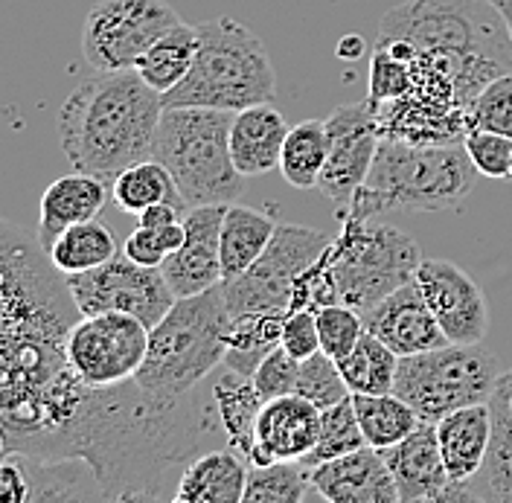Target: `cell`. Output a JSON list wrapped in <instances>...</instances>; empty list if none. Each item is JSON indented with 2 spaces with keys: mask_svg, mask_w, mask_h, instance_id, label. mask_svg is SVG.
I'll return each mask as SVG.
<instances>
[{
  "mask_svg": "<svg viewBox=\"0 0 512 503\" xmlns=\"http://www.w3.org/2000/svg\"><path fill=\"white\" fill-rule=\"evenodd\" d=\"M47 253L56 262V268L70 277V274L91 271L96 265L108 262L111 256H117V239H114L111 227L96 216V219L70 224L47 248Z\"/></svg>",
  "mask_w": 512,
  "mask_h": 503,
  "instance_id": "d6a6232c",
  "label": "cell"
},
{
  "mask_svg": "<svg viewBox=\"0 0 512 503\" xmlns=\"http://www.w3.org/2000/svg\"><path fill=\"white\" fill-rule=\"evenodd\" d=\"M198 30V53L178 88L163 96L166 108H219L242 111L274 102L277 73L262 38L230 15L204 21Z\"/></svg>",
  "mask_w": 512,
  "mask_h": 503,
  "instance_id": "8992f818",
  "label": "cell"
},
{
  "mask_svg": "<svg viewBox=\"0 0 512 503\" xmlns=\"http://www.w3.org/2000/svg\"><path fill=\"white\" fill-rule=\"evenodd\" d=\"M382 454L396 480L399 503L480 501V492H472L469 486H457L448 480L434 422H422L414 434H408L402 442L382 448Z\"/></svg>",
  "mask_w": 512,
  "mask_h": 503,
  "instance_id": "2e32d148",
  "label": "cell"
},
{
  "mask_svg": "<svg viewBox=\"0 0 512 503\" xmlns=\"http://www.w3.org/2000/svg\"><path fill=\"white\" fill-rule=\"evenodd\" d=\"M181 15L166 0H99L85 18L82 56L96 73L134 70Z\"/></svg>",
  "mask_w": 512,
  "mask_h": 503,
  "instance_id": "8fae6325",
  "label": "cell"
},
{
  "mask_svg": "<svg viewBox=\"0 0 512 503\" xmlns=\"http://www.w3.org/2000/svg\"><path fill=\"white\" fill-rule=\"evenodd\" d=\"M329 245H332V236L320 230L303 227V224H277V233L265 253L245 274L224 283L230 315L288 312L294 280L309 265H315Z\"/></svg>",
  "mask_w": 512,
  "mask_h": 503,
  "instance_id": "30bf717a",
  "label": "cell"
},
{
  "mask_svg": "<svg viewBox=\"0 0 512 503\" xmlns=\"http://www.w3.org/2000/svg\"><path fill=\"white\" fill-rule=\"evenodd\" d=\"M184 207L178 204H169V201H160V204H152L149 210H143L137 216V224H146V227H166V224H175V221H184Z\"/></svg>",
  "mask_w": 512,
  "mask_h": 503,
  "instance_id": "7dc6e473",
  "label": "cell"
},
{
  "mask_svg": "<svg viewBox=\"0 0 512 503\" xmlns=\"http://www.w3.org/2000/svg\"><path fill=\"white\" fill-rule=\"evenodd\" d=\"M163 94L137 70L99 73L64 99L59 137L73 169L117 178L155 155Z\"/></svg>",
  "mask_w": 512,
  "mask_h": 503,
  "instance_id": "3957f363",
  "label": "cell"
},
{
  "mask_svg": "<svg viewBox=\"0 0 512 503\" xmlns=\"http://www.w3.org/2000/svg\"><path fill=\"white\" fill-rule=\"evenodd\" d=\"M431 312L451 344H480L489 332V303L480 285L448 259H422L416 271Z\"/></svg>",
  "mask_w": 512,
  "mask_h": 503,
  "instance_id": "9a60e30c",
  "label": "cell"
},
{
  "mask_svg": "<svg viewBox=\"0 0 512 503\" xmlns=\"http://www.w3.org/2000/svg\"><path fill=\"white\" fill-rule=\"evenodd\" d=\"M364 326L376 338H382L399 358L451 344L416 280L396 288L382 303L364 312Z\"/></svg>",
  "mask_w": 512,
  "mask_h": 503,
  "instance_id": "ac0fdd59",
  "label": "cell"
},
{
  "mask_svg": "<svg viewBox=\"0 0 512 503\" xmlns=\"http://www.w3.org/2000/svg\"><path fill=\"white\" fill-rule=\"evenodd\" d=\"M478 169L463 143H405L382 137L367 181L358 187L344 219L379 213L460 210L475 189Z\"/></svg>",
  "mask_w": 512,
  "mask_h": 503,
  "instance_id": "277c9868",
  "label": "cell"
},
{
  "mask_svg": "<svg viewBox=\"0 0 512 503\" xmlns=\"http://www.w3.org/2000/svg\"><path fill=\"white\" fill-rule=\"evenodd\" d=\"M486 3H492L498 9V15L504 18V24H507V30L512 35V0H486Z\"/></svg>",
  "mask_w": 512,
  "mask_h": 503,
  "instance_id": "c3c4849f",
  "label": "cell"
},
{
  "mask_svg": "<svg viewBox=\"0 0 512 503\" xmlns=\"http://www.w3.org/2000/svg\"><path fill=\"white\" fill-rule=\"evenodd\" d=\"M510 181H512V169H510Z\"/></svg>",
  "mask_w": 512,
  "mask_h": 503,
  "instance_id": "681fc988",
  "label": "cell"
},
{
  "mask_svg": "<svg viewBox=\"0 0 512 503\" xmlns=\"http://www.w3.org/2000/svg\"><path fill=\"white\" fill-rule=\"evenodd\" d=\"M329 259L341 303L364 315L387 294L416 280L422 251L414 236L393 224L347 216L329 245Z\"/></svg>",
  "mask_w": 512,
  "mask_h": 503,
  "instance_id": "ba28073f",
  "label": "cell"
},
{
  "mask_svg": "<svg viewBox=\"0 0 512 503\" xmlns=\"http://www.w3.org/2000/svg\"><path fill=\"white\" fill-rule=\"evenodd\" d=\"M510 373H512V370H510Z\"/></svg>",
  "mask_w": 512,
  "mask_h": 503,
  "instance_id": "f907efd6",
  "label": "cell"
},
{
  "mask_svg": "<svg viewBox=\"0 0 512 503\" xmlns=\"http://www.w3.org/2000/svg\"><path fill=\"white\" fill-rule=\"evenodd\" d=\"M286 315L288 312H248V315L233 317L224 367H230L242 376H254L256 367L277 346H283Z\"/></svg>",
  "mask_w": 512,
  "mask_h": 503,
  "instance_id": "83f0119b",
  "label": "cell"
},
{
  "mask_svg": "<svg viewBox=\"0 0 512 503\" xmlns=\"http://www.w3.org/2000/svg\"><path fill=\"white\" fill-rule=\"evenodd\" d=\"M108 187L102 175L91 172H73L56 178L50 187L41 192V207H38V233L35 239L47 251L70 224L96 219L108 201Z\"/></svg>",
  "mask_w": 512,
  "mask_h": 503,
  "instance_id": "7402d4cb",
  "label": "cell"
},
{
  "mask_svg": "<svg viewBox=\"0 0 512 503\" xmlns=\"http://www.w3.org/2000/svg\"><path fill=\"white\" fill-rule=\"evenodd\" d=\"M463 146L480 175L495 178V181H510L512 137L498 134V131H486V128H469Z\"/></svg>",
  "mask_w": 512,
  "mask_h": 503,
  "instance_id": "b9f144b4",
  "label": "cell"
},
{
  "mask_svg": "<svg viewBox=\"0 0 512 503\" xmlns=\"http://www.w3.org/2000/svg\"><path fill=\"white\" fill-rule=\"evenodd\" d=\"M236 111L219 108H163L155 155L190 207L233 204L245 192V175L230 155V126Z\"/></svg>",
  "mask_w": 512,
  "mask_h": 503,
  "instance_id": "52a82bcc",
  "label": "cell"
},
{
  "mask_svg": "<svg viewBox=\"0 0 512 503\" xmlns=\"http://www.w3.org/2000/svg\"><path fill=\"white\" fill-rule=\"evenodd\" d=\"M210 442H224L213 390L181 402L146 396L137 381L91 387L67 437L64 460L91 466L108 501H175L184 469Z\"/></svg>",
  "mask_w": 512,
  "mask_h": 503,
  "instance_id": "6da1fadb",
  "label": "cell"
},
{
  "mask_svg": "<svg viewBox=\"0 0 512 503\" xmlns=\"http://www.w3.org/2000/svg\"><path fill=\"white\" fill-rule=\"evenodd\" d=\"M437 425L440 454L446 463L448 480L457 486H469L483 469L489 442H492V408L489 402L451 410Z\"/></svg>",
  "mask_w": 512,
  "mask_h": 503,
  "instance_id": "603a6c76",
  "label": "cell"
},
{
  "mask_svg": "<svg viewBox=\"0 0 512 503\" xmlns=\"http://www.w3.org/2000/svg\"><path fill=\"white\" fill-rule=\"evenodd\" d=\"M195 53H198V30L181 21L175 30H169L149 47V53L137 62L134 70L158 94L166 96L172 88H178L184 82V76L190 73L192 62H195Z\"/></svg>",
  "mask_w": 512,
  "mask_h": 503,
  "instance_id": "1f68e13d",
  "label": "cell"
},
{
  "mask_svg": "<svg viewBox=\"0 0 512 503\" xmlns=\"http://www.w3.org/2000/svg\"><path fill=\"white\" fill-rule=\"evenodd\" d=\"M149 326L126 312L82 315L67 335V358L91 387L126 384L140 373L149 352Z\"/></svg>",
  "mask_w": 512,
  "mask_h": 503,
  "instance_id": "7c38bea8",
  "label": "cell"
},
{
  "mask_svg": "<svg viewBox=\"0 0 512 503\" xmlns=\"http://www.w3.org/2000/svg\"><path fill=\"white\" fill-rule=\"evenodd\" d=\"M312 489L329 503H396L399 489L382 448L364 445L312 469Z\"/></svg>",
  "mask_w": 512,
  "mask_h": 503,
  "instance_id": "ffe728a7",
  "label": "cell"
},
{
  "mask_svg": "<svg viewBox=\"0 0 512 503\" xmlns=\"http://www.w3.org/2000/svg\"><path fill=\"white\" fill-rule=\"evenodd\" d=\"M492 408V442L483 463V498L486 501L512 503V373L504 370L495 393L489 399Z\"/></svg>",
  "mask_w": 512,
  "mask_h": 503,
  "instance_id": "484cf974",
  "label": "cell"
},
{
  "mask_svg": "<svg viewBox=\"0 0 512 503\" xmlns=\"http://www.w3.org/2000/svg\"><path fill=\"white\" fill-rule=\"evenodd\" d=\"M320 434V408L309 399L286 393L268 399L256 419L251 466H268L277 460H303Z\"/></svg>",
  "mask_w": 512,
  "mask_h": 503,
  "instance_id": "d6986e66",
  "label": "cell"
},
{
  "mask_svg": "<svg viewBox=\"0 0 512 503\" xmlns=\"http://www.w3.org/2000/svg\"><path fill=\"white\" fill-rule=\"evenodd\" d=\"M227 204H201L184 213L187 239L163 262V277L175 297H192L224 283L222 221Z\"/></svg>",
  "mask_w": 512,
  "mask_h": 503,
  "instance_id": "e0dca14e",
  "label": "cell"
},
{
  "mask_svg": "<svg viewBox=\"0 0 512 503\" xmlns=\"http://www.w3.org/2000/svg\"><path fill=\"white\" fill-rule=\"evenodd\" d=\"M411 91V64L376 47L370 62V102L382 105Z\"/></svg>",
  "mask_w": 512,
  "mask_h": 503,
  "instance_id": "7bdbcfd3",
  "label": "cell"
},
{
  "mask_svg": "<svg viewBox=\"0 0 512 503\" xmlns=\"http://www.w3.org/2000/svg\"><path fill=\"white\" fill-rule=\"evenodd\" d=\"M326 134H329V155L320 172L318 192L347 213L358 187L367 181L382 143L376 105L370 99L338 105L326 117Z\"/></svg>",
  "mask_w": 512,
  "mask_h": 503,
  "instance_id": "5bb4252c",
  "label": "cell"
},
{
  "mask_svg": "<svg viewBox=\"0 0 512 503\" xmlns=\"http://www.w3.org/2000/svg\"><path fill=\"white\" fill-rule=\"evenodd\" d=\"M364 329H367L364 315L347 303H332V306H323L318 312L320 349L326 355H332L335 361L350 355L352 346L358 344V338L364 335Z\"/></svg>",
  "mask_w": 512,
  "mask_h": 503,
  "instance_id": "f35d334b",
  "label": "cell"
},
{
  "mask_svg": "<svg viewBox=\"0 0 512 503\" xmlns=\"http://www.w3.org/2000/svg\"><path fill=\"white\" fill-rule=\"evenodd\" d=\"M0 503H32L30 472L21 454H3L0 463Z\"/></svg>",
  "mask_w": 512,
  "mask_h": 503,
  "instance_id": "bcb514c9",
  "label": "cell"
},
{
  "mask_svg": "<svg viewBox=\"0 0 512 503\" xmlns=\"http://www.w3.org/2000/svg\"><path fill=\"white\" fill-rule=\"evenodd\" d=\"M329 155V134L326 120H303L291 126L280 158V172L288 187L318 189L320 172Z\"/></svg>",
  "mask_w": 512,
  "mask_h": 503,
  "instance_id": "836d02e7",
  "label": "cell"
},
{
  "mask_svg": "<svg viewBox=\"0 0 512 503\" xmlns=\"http://www.w3.org/2000/svg\"><path fill=\"white\" fill-rule=\"evenodd\" d=\"M67 283L82 315L126 312L140 317L149 329L160 323L178 300L160 268H143L126 253L111 256L91 271L70 274Z\"/></svg>",
  "mask_w": 512,
  "mask_h": 503,
  "instance_id": "4fadbf2b",
  "label": "cell"
},
{
  "mask_svg": "<svg viewBox=\"0 0 512 503\" xmlns=\"http://www.w3.org/2000/svg\"><path fill=\"white\" fill-rule=\"evenodd\" d=\"M332 303H341V294H338L335 271H332V259H329V248H326L318 262L309 265V268L294 280L288 312H294V309L320 312L323 306H332Z\"/></svg>",
  "mask_w": 512,
  "mask_h": 503,
  "instance_id": "60d3db41",
  "label": "cell"
},
{
  "mask_svg": "<svg viewBox=\"0 0 512 503\" xmlns=\"http://www.w3.org/2000/svg\"><path fill=\"white\" fill-rule=\"evenodd\" d=\"M111 201L117 204V210H123L128 216H140L143 210H149L152 204H160V201H169V204H178V207L190 210V204L184 201L172 172L155 158L123 169L114 178Z\"/></svg>",
  "mask_w": 512,
  "mask_h": 503,
  "instance_id": "f1b7e54d",
  "label": "cell"
},
{
  "mask_svg": "<svg viewBox=\"0 0 512 503\" xmlns=\"http://www.w3.org/2000/svg\"><path fill=\"white\" fill-rule=\"evenodd\" d=\"M469 126L512 137V73L495 76L472 102Z\"/></svg>",
  "mask_w": 512,
  "mask_h": 503,
  "instance_id": "ab89813d",
  "label": "cell"
},
{
  "mask_svg": "<svg viewBox=\"0 0 512 503\" xmlns=\"http://www.w3.org/2000/svg\"><path fill=\"white\" fill-rule=\"evenodd\" d=\"M184 239H187L184 221H175L166 227L137 224L123 245V253L143 268H163V262L184 245Z\"/></svg>",
  "mask_w": 512,
  "mask_h": 503,
  "instance_id": "74e56055",
  "label": "cell"
},
{
  "mask_svg": "<svg viewBox=\"0 0 512 503\" xmlns=\"http://www.w3.org/2000/svg\"><path fill=\"white\" fill-rule=\"evenodd\" d=\"M248 469L251 463L230 445L207 448L181 474L175 503H242Z\"/></svg>",
  "mask_w": 512,
  "mask_h": 503,
  "instance_id": "cb8c5ba5",
  "label": "cell"
},
{
  "mask_svg": "<svg viewBox=\"0 0 512 503\" xmlns=\"http://www.w3.org/2000/svg\"><path fill=\"white\" fill-rule=\"evenodd\" d=\"M297 373H300V358H294L286 346H277L259 367H256L254 384L259 387V393L268 399H277V396H286L294 393L297 387Z\"/></svg>",
  "mask_w": 512,
  "mask_h": 503,
  "instance_id": "ee69618b",
  "label": "cell"
},
{
  "mask_svg": "<svg viewBox=\"0 0 512 503\" xmlns=\"http://www.w3.org/2000/svg\"><path fill=\"white\" fill-rule=\"evenodd\" d=\"M283 346L294 358H309L320 349V332H318V312L309 309H294L286 315L283 326Z\"/></svg>",
  "mask_w": 512,
  "mask_h": 503,
  "instance_id": "f6af8a7d",
  "label": "cell"
},
{
  "mask_svg": "<svg viewBox=\"0 0 512 503\" xmlns=\"http://www.w3.org/2000/svg\"><path fill=\"white\" fill-rule=\"evenodd\" d=\"M376 47L411 64L405 99L446 117H466L495 76L512 73V35L486 0H408L384 15Z\"/></svg>",
  "mask_w": 512,
  "mask_h": 503,
  "instance_id": "7a4b0ae2",
  "label": "cell"
},
{
  "mask_svg": "<svg viewBox=\"0 0 512 503\" xmlns=\"http://www.w3.org/2000/svg\"><path fill=\"white\" fill-rule=\"evenodd\" d=\"M367 440H364V431L358 425V416H355V405L350 399L332 405V408L320 410V434L315 448L300 460L309 472L320 466V463H329L335 457H344V454H352L358 448H364Z\"/></svg>",
  "mask_w": 512,
  "mask_h": 503,
  "instance_id": "d590c367",
  "label": "cell"
},
{
  "mask_svg": "<svg viewBox=\"0 0 512 503\" xmlns=\"http://www.w3.org/2000/svg\"><path fill=\"white\" fill-rule=\"evenodd\" d=\"M291 126L274 102H259L233 114L230 155L245 178L265 175L280 166Z\"/></svg>",
  "mask_w": 512,
  "mask_h": 503,
  "instance_id": "44dd1931",
  "label": "cell"
},
{
  "mask_svg": "<svg viewBox=\"0 0 512 503\" xmlns=\"http://www.w3.org/2000/svg\"><path fill=\"white\" fill-rule=\"evenodd\" d=\"M210 390H213V405H216L219 422H222L224 440L233 451H239L251 463L256 419H259V410L265 405V396L259 393L254 378L242 376L224 364L213 373Z\"/></svg>",
  "mask_w": 512,
  "mask_h": 503,
  "instance_id": "d4e9b609",
  "label": "cell"
},
{
  "mask_svg": "<svg viewBox=\"0 0 512 503\" xmlns=\"http://www.w3.org/2000/svg\"><path fill=\"white\" fill-rule=\"evenodd\" d=\"M297 396L309 399L315 408L326 410L344 399H350V387L341 376V367L332 355H326L323 349H318L315 355L300 361V373H297Z\"/></svg>",
  "mask_w": 512,
  "mask_h": 503,
  "instance_id": "8d00e7d4",
  "label": "cell"
},
{
  "mask_svg": "<svg viewBox=\"0 0 512 503\" xmlns=\"http://www.w3.org/2000/svg\"><path fill=\"white\" fill-rule=\"evenodd\" d=\"M233 315L224 283L178 297L149 332V352L134 376L137 387L160 402H181L224 364Z\"/></svg>",
  "mask_w": 512,
  "mask_h": 503,
  "instance_id": "5b68a950",
  "label": "cell"
},
{
  "mask_svg": "<svg viewBox=\"0 0 512 503\" xmlns=\"http://www.w3.org/2000/svg\"><path fill=\"white\" fill-rule=\"evenodd\" d=\"M318 498L312 489V472L300 460H277L248 469V486L242 503H300Z\"/></svg>",
  "mask_w": 512,
  "mask_h": 503,
  "instance_id": "e575fe53",
  "label": "cell"
},
{
  "mask_svg": "<svg viewBox=\"0 0 512 503\" xmlns=\"http://www.w3.org/2000/svg\"><path fill=\"white\" fill-rule=\"evenodd\" d=\"M338 367H341V376L347 381L352 396L393 393L396 373H399V355L384 344L382 338H376L370 329H364L358 344L352 346L350 355H344L338 361Z\"/></svg>",
  "mask_w": 512,
  "mask_h": 503,
  "instance_id": "f546056e",
  "label": "cell"
},
{
  "mask_svg": "<svg viewBox=\"0 0 512 503\" xmlns=\"http://www.w3.org/2000/svg\"><path fill=\"white\" fill-rule=\"evenodd\" d=\"M352 405L358 425L364 431V440L373 448H390L422 425L419 413L399 393H373V396L358 393L352 396Z\"/></svg>",
  "mask_w": 512,
  "mask_h": 503,
  "instance_id": "4dcf8cb0",
  "label": "cell"
},
{
  "mask_svg": "<svg viewBox=\"0 0 512 503\" xmlns=\"http://www.w3.org/2000/svg\"><path fill=\"white\" fill-rule=\"evenodd\" d=\"M277 233V221L259 210L227 204L222 221V274L224 283L245 274L256 259L265 253Z\"/></svg>",
  "mask_w": 512,
  "mask_h": 503,
  "instance_id": "4316f807",
  "label": "cell"
},
{
  "mask_svg": "<svg viewBox=\"0 0 512 503\" xmlns=\"http://www.w3.org/2000/svg\"><path fill=\"white\" fill-rule=\"evenodd\" d=\"M498 358L480 344H446L399 358L396 387L422 422H440L446 413L489 402L501 378Z\"/></svg>",
  "mask_w": 512,
  "mask_h": 503,
  "instance_id": "9c48e42d",
  "label": "cell"
}]
</instances>
